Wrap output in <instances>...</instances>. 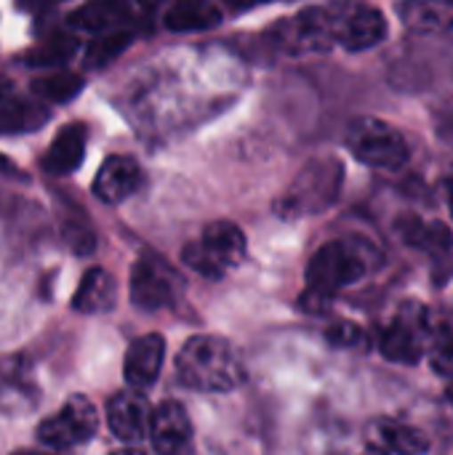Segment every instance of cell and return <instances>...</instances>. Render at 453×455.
<instances>
[{
  "label": "cell",
  "mask_w": 453,
  "mask_h": 455,
  "mask_svg": "<svg viewBox=\"0 0 453 455\" xmlns=\"http://www.w3.org/2000/svg\"><path fill=\"white\" fill-rule=\"evenodd\" d=\"M376 259V251L363 240H331L315 251L307 264V293L302 296V307L307 312H323L328 299L355 285L366 277Z\"/></svg>",
  "instance_id": "1"
},
{
  "label": "cell",
  "mask_w": 453,
  "mask_h": 455,
  "mask_svg": "<svg viewBox=\"0 0 453 455\" xmlns=\"http://www.w3.org/2000/svg\"><path fill=\"white\" fill-rule=\"evenodd\" d=\"M176 376L195 392H230L243 384L246 365L227 339L192 336L176 357Z\"/></svg>",
  "instance_id": "2"
},
{
  "label": "cell",
  "mask_w": 453,
  "mask_h": 455,
  "mask_svg": "<svg viewBox=\"0 0 453 455\" xmlns=\"http://www.w3.org/2000/svg\"><path fill=\"white\" fill-rule=\"evenodd\" d=\"M342 181H344V165L334 157H318L307 163L296 173L291 187L278 197L275 213L283 219L323 213L336 203L342 192Z\"/></svg>",
  "instance_id": "3"
},
{
  "label": "cell",
  "mask_w": 453,
  "mask_h": 455,
  "mask_svg": "<svg viewBox=\"0 0 453 455\" xmlns=\"http://www.w3.org/2000/svg\"><path fill=\"white\" fill-rule=\"evenodd\" d=\"M246 235L232 221H214L203 229V235L184 245V264L208 280L224 277L246 259Z\"/></svg>",
  "instance_id": "4"
},
{
  "label": "cell",
  "mask_w": 453,
  "mask_h": 455,
  "mask_svg": "<svg viewBox=\"0 0 453 455\" xmlns=\"http://www.w3.org/2000/svg\"><path fill=\"white\" fill-rule=\"evenodd\" d=\"M347 149L366 165L398 171L409 163V144L398 128L376 117H358L347 128Z\"/></svg>",
  "instance_id": "5"
},
{
  "label": "cell",
  "mask_w": 453,
  "mask_h": 455,
  "mask_svg": "<svg viewBox=\"0 0 453 455\" xmlns=\"http://www.w3.org/2000/svg\"><path fill=\"white\" fill-rule=\"evenodd\" d=\"M323 13L331 43H339L347 51H368L387 37L384 13L366 3L342 0L334 5H323Z\"/></svg>",
  "instance_id": "6"
},
{
  "label": "cell",
  "mask_w": 453,
  "mask_h": 455,
  "mask_svg": "<svg viewBox=\"0 0 453 455\" xmlns=\"http://www.w3.org/2000/svg\"><path fill=\"white\" fill-rule=\"evenodd\" d=\"M96 429H99L96 408L85 397H72L51 419H45L37 427V440L45 448L69 451V448H80L91 443Z\"/></svg>",
  "instance_id": "7"
},
{
  "label": "cell",
  "mask_w": 453,
  "mask_h": 455,
  "mask_svg": "<svg viewBox=\"0 0 453 455\" xmlns=\"http://www.w3.org/2000/svg\"><path fill=\"white\" fill-rule=\"evenodd\" d=\"M182 291L179 275L160 256H142L131 269V301L142 312H160L176 301Z\"/></svg>",
  "instance_id": "8"
},
{
  "label": "cell",
  "mask_w": 453,
  "mask_h": 455,
  "mask_svg": "<svg viewBox=\"0 0 453 455\" xmlns=\"http://www.w3.org/2000/svg\"><path fill=\"white\" fill-rule=\"evenodd\" d=\"M395 232L400 235V240L409 248L422 251L433 261V280L438 285H443L451 277L453 235L446 224H441V221H425L419 216H403L395 224Z\"/></svg>",
  "instance_id": "9"
},
{
  "label": "cell",
  "mask_w": 453,
  "mask_h": 455,
  "mask_svg": "<svg viewBox=\"0 0 453 455\" xmlns=\"http://www.w3.org/2000/svg\"><path fill=\"white\" fill-rule=\"evenodd\" d=\"M150 403L144 400L142 389H125L117 392L109 403H107V424L112 429V435L120 443H142L147 440V429H150Z\"/></svg>",
  "instance_id": "10"
},
{
  "label": "cell",
  "mask_w": 453,
  "mask_h": 455,
  "mask_svg": "<svg viewBox=\"0 0 453 455\" xmlns=\"http://www.w3.org/2000/svg\"><path fill=\"white\" fill-rule=\"evenodd\" d=\"M147 437L158 453H179L192 443V424L182 403L166 400L150 413Z\"/></svg>",
  "instance_id": "11"
},
{
  "label": "cell",
  "mask_w": 453,
  "mask_h": 455,
  "mask_svg": "<svg viewBox=\"0 0 453 455\" xmlns=\"http://www.w3.org/2000/svg\"><path fill=\"white\" fill-rule=\"evenodd\" d=\"M142 184H144V173L133 157L109 155L93 179V195L107 205H117L128 200L133 192H139Z\"/></svg>",
  "instance_id": "12"
},
{
  "label": "cell",
  "mask_w": 453,
  "mask_h": 455,
  "mask_svg": "<svg viewBox=\"0 0 453 455\" xmlns=\"http://www.w3.org/2000/svg\"><path fill=\"white\" fill-rule=\"evenodd\" d=\"M414 315L392 320L382 336L379 349L390 363L400 365H417L422 360V333H425V309H411Z\"/></svg>",
  "instance_id": "13"
},
{
  "label": "cell",
  "mask_w": 453,
  "mask_h": 455,
  "mask_svg": "<svg viewBox=\"0 0 453 455\" xmlns=\"http://www.w3.org/2000/svg\"><path fill=\"white\" fill-rule=\"evenodd\" d=\"M166 360V341L158 333H147L136 341H131L125 360H123V376L131 389H147L160 379Z\"/></svg>",
  "instance_id": "14"
},
{
  "label": "cell",
  "mask_w": 453,
  "mask_h": 455,
  "mask_svg": "<svg viewBox=\"0 0 453 455\" xmlns=\"http://www.w3.org/2000/svg\"><path fill=\"white\" fill-rule=\"evenodd\" d=\"M37 403V384L24 357H5L0 363V408L27 411Z\"/></svg>",
  "instance_id": "15"
},
{
  "label": "cell",
  "mask_w": 453,
  "mask_h": 455,
  "mask_svg": "<svg viewBox=\"0 0 453 455\" xmlns=\"http://www.w3.org/2000/svg\"><path fill=\"white\" fill-rule=\"evenodd\" d=\"M398 13L414 35H441L453 27V0H403Z\"/></svg>",
  "instance_id": "16"
},
{
  "label": "cell",
  "mask_w": 453,
  "mask_h": 455,
  "mask_svg": "<svg viewBox=\"0 0 453 455\" xmlns=\"http://www.w3.org/2000/svg\"><path fill=\"white\" fill-rule=\"evenodd\" d=\"M85 125L83 123H69L64 125L48 152L43 155V168L53 176H64V173H72L80 163H83V155H85Z\"/></svg>",
  "instance_id": "17"
},
{
  "label": "cell",
  "mask_w": 453,
  "mask_h": 455,
  "mask_svg": "<svg viewBox=\"0 0 453 455\" xmlns=\"http://www.w3.org/2000/svg\"><path fill=\"white\" fill-rule=\"evenodd\" d=\"M48 123V107L40 99H21L13 91H8L0 99V133L16 136L37 131Z\"/></svg>",
  "instance_id": "18"
},
{
  "label": "cell",
  "mask_w": 453,
  "mask_h": 455,
  "mask_svg": "<svg viewBox=\"0 0 453 455\" xmlns=\"http://www.w3.org/2000/svg\"><path fill=\"white\" fill-rule=\"evenodd\" d=\"M125 19H128V5L123 0H88L67 16V27L96 35L120 27Z\"/></svg>",
  "instance_id": "19"
},
{
  "label": "cell",
  "mask_w": 453,
  "mask_h": 455,
  "mask_svg": "<svg viewBox=\"0 0 453 455\" xmlns=\"http://www.w3.org/2000/svg\"><path fill=\"white\" fill-rule=\"evenodd\" d=\"M115 307V280L93 267L80 277V285L72 296V309L80 315H101Z\"/></svg>",
  "instance_id": "20"
},
{
  "label": "cell",
  "mask_w": 453,
  "mask_h": 455,
  "mask_svg": "<svg viewBox=\"0 0 453 455\" xmlns=\"http://www.w3.org/2000/svg\"><path fill=\"white\" fill-rule=\"evenodd\" d=\"M368 448L379 451V453H427L430 443L425 440L422 432L403 427V424H392V421H379L371 427L368 432Z\"/></svg>",
  "instance_id": "21"
},
{
  "label": "cell",
  "mask_w": 453,
  "mask_h": 455,
  "mask_svg": "<svg viewBox=\"0 0 453 455\" xmlns=\"http://www.w3.org/2000/svg\"><path fill=\"white\" fill-rule=\"evenodd\" d=\"M163 21L171 32H203L222 21V11L211 0H176Z\"/></svg>",
  "instance_id": "22"
},
{
  "label": "cell",
  "mask_w": 453,
  "mask_h": 455,
  "mask_svg": "<svg viewBox=\"0 0 453 455\" xmlns=\"http://www.w3.org/2000/svg\"><path fill=\"white\" fill-rule=\"evenodd\" d=\"M83 83H85L83 75L59 69V72H48V75L35 77L32 93H35V99L48 101V104H67V101L77 99V93L83 91Z\"/></svg>",
  "instance_id": "23"
},
{
  "label": "cell",
  "mask_w": 453,
  "mask_h": 455,
  "mask_svg": "<svg viewBox=\"0 0 453 455\" xmlns=\"http://www.w3.org/2000/svg\"><path fill=\"white\" fill-rule=\"evenodd\" d=\"M75 51H77L75 35L59 32V35H51V37L40 40L35 48H29L24 61L29 67H37V69H56V67L67 64L75 56Z\"/></svg>",
  "instance_id": "24"
},
{
  "label": "cell",
  "mask_w": 453,
  "mask_h": 455,
  "mask_svg": "<svg viewBox=\"0 0 453 455\" xmlns=\"http://www.w3.org/2000/svg\"><path fill=\"white\" fill-rule=\"evenodd\" d=\"M131 43V32L125 29H104V32H96V37L88 43L85 48V56H83V64L88 69H101L107 64H112Z\"/></svg>",
  "instance_id": "25"
},
{
  "label": "cell",
  "mask_w": 453,
  "mask_h": 455,
  "mask_svg": "<svg viewBox=\"0 0 453 455\" xmlns=\"http://www.w3.org/2000/svg\"><path fill=\"white\" fill-rule=\"evenodd\" d=\"M61 235L69 251L77 256H91L96 251V232L88 224L85 213L77 208H69L67 216H61Z\"/></svg>",
  "instance_id": "26"
},
{
  "label": "cell",
  "mask_w": 453,
  "mask_h": 455,
  "mask_svg": "<svg viewBox=\"0 0 453 455\" xmlns=\"http://www.w3.org/2000/svg\"><path fill=\"white\" fill-rule=\"evenodd\" d=\"M328 341L336 344V347H355V344L363 341V333H360V328L352 325V323H339V325H334V328L328 331Z\"/></svg>",
  "instance_id": "27"
},
{
  "label": "cell",
  "mask_w": 453,
  "mask_h": 455,
  "mask_svg": "<svg viewBox=\"0 0 453 455\" xmlns=\"http://www.w3.org/2000/svg\"><path fill=\"white\" fill-rule=\"evenodd\" d=\"M61 0H16V5L21 11H43V8H53L59 5Z\"/></svg>",
  "instance_id": "28"
},
{
  "label": "cell",
  "mask_w": 453,
  "mask_h": 455,
  "mask_svg": "<svg viewBox=\"0 0 453 455\" xmlns=\"http://www.w3.org/2000/svg\"><path fill=\"white\" fill-rule=\"evenodd\" d=\"M0 176H21V171L8 155H0Z\"/></svg>",
  "instance_id": "29"
},
{
  "label": "cell",
  "mask_w": 453,
  "mask_h": 455,
  "mask_svg": "<svg viewBox=\"0 0 453 455\" xmlns=\"http://www.w3.org/2000/svg\"><path fill=\"white\" fill-rule=\"evenodd\" d=\"M8 91H13V88H11V83H5V80H0V99H3V96H5Z\"/></svg>",
  "instance_id": "30"
},
{
  "label": "cell",
  "mask_w": 453,
  "mask_h": 455,
  "mask_svg": "<svg viewBox=\"0 0 453 455\" xmlns=\"http://www.w3.org/2000/svg\"><path fill=\"white\" fill-rule=\"evenodd\" d=\"M446 189H449V208H451V216H453V179L449 181V187H446Z\"/></svg>",
  "instance_id": "31"
},
{
  "label": "cell",
  "mask_w": 453,
  "mask_h": 455,
  "mask_svg": "<svg viewBox=\"0 0 453 455\" xmlns=\"http://www.w3.org/2000/svg\"><path fill=\"white\" fill-rule=\"evenodd\" d=\"M230 3H235V5H248V3H256V0H230Z\"/></svg>",
  "instance_id": "32"
},
{
  "label": "cell",
  "mask_w": 453,
  "mask_h": 455,
  "mask_svg": "<svg viewBox=\"0 0 453 455\" xmlns=\"http://www.w3.org/2000/svg\"><path fill=\"white\" fill-rule=\"evenodd\" d=\"M449 400H451V403H453V384H451V387H449Z\"/></svg>",
  "instance_id": "33"
}]
</instances>
